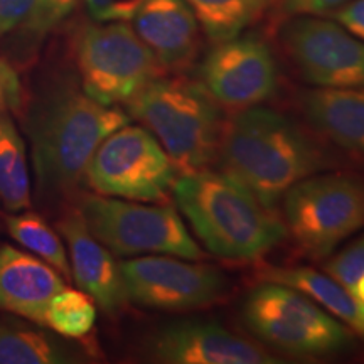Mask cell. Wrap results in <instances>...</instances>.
<instances>
[{"label": "cell", "mask_w": 364, "mask_h": 364, "mask_svg": "<svg viewBox=\"0 0 364 364\" xmlns=\"http://www.w3.org/2000/svg\"><path fill=\"white\" fill-rule=\"evenodd\" d=\"M354 295L361 300V302H364V275L359 279L358 285H356V290H354Z\"/></svg>", "instance_id": "31"}, {"label": "cell", "mask_w": 364, "mask_h": 364, "mask_svg": "<svg viewBox=\"0 0 364 364\" xmlns=\"http://www.w3.org/2000/svg\"><path fill=\"white\" fill-rule=\"evenodd\" d=\"M125 105L130 118L156 136L182 172L206 169L218 157L225 122L203 85L161 76Z\"/></svg>", "instance_id": "4"}, {"label": "cell", "mask_w": 364, "mask_h": 364, "mask_svg": "<svg viewBox=\"0 0 364 364\" xmlns=\"http://www.w3.org/2000/svg\"><path fill=\"white\" fill-rule=\"evenodd\" d=\"M0 201L11 213L31 208L26 144L7 112L0 113Z\"/></svg>", "instance_id": "19"}, {"label": "cell", "mask_w": 364, "mask_h": 364, "mask_svg": "<svg viewBox=\"0 0 364 364\" xmlns=\"http://www.w3.org/2000/svg\"><path fill=\"white\" fill-rule=\"evenodd\" d=\"M75 51L83 91L110 107L127 103L164 73L159 59L127 22L86 26Z\"/></svg>", "instance_id": "6"}, {"label": "cell", "mask_w": 364, "mask_h": 364, "mask_svg": "<svg viewBox=\"0 0 364 364\" xmlns=\"http://www.w3.org/2000/svg\"><path fill=\"white\" fill-rule=\"evenodd\" d=\"M284 43L304 78L321 88H364V43L331 21L302 17Z\"/></svg>", "instance_id": "11"}, {"label": "cell", "mask_w": 364, "mask_h": 364, "mask_svg": "<svg viewBox=\"0 0 364 364\" xmlns=\"http://www.w3.org/2000/svg\"><path fill=\"white\" fill-rule=\"evenodd\" d=\"M334 16L344 29L364 41V0H349L334 12Z\"/></svg>", "instance_id": "29"}, {"label": "cell", "mask_w": 364, "mask_h": 364, "mask_svg": "<svg viewBox=\"0 0 364 364\" xmlns=\"http://www.w3.org/2000/svg\"><path fill=\"white\" fill-rule=\"evenodd\" d=\"M7 230L21 247L29 250L48 265H51L66 282L73 280L66 247L56 231L36 213L26 211L7 216Z\"/></svg>", "instance_id": "21"}, {"label": "cell", "mask_w": 364, "mask_h": 364, "mask_svg": "<svg viewBox=\"0 0 364 364\" xmlns=\"http://www.w3.org/2000/svg\"><path fill=\"white\" fill-rule=\"evenodd\" d=\"M132 21L164 70L188 65L198 51L199 22L186 0H144Z\"/></svg>", "instance_id": "16"}, {"label": "cell", "mask_w": 364, "mask_h": 364, "mask_svg": "<svg viewBox=\"0 0 364 364\" xmlns=\"http://www.w3.org/2000/svg\"><path fill=\"white\" fill-rule=\"evenodd\" d=\"M66 280L33 253L0 245V311L43 324L48 304Z\"/></svg>", "instance_id": "15"}, {"label": "cell", "mask_w": 364, "mask_h": 364, "mask_svg": "<svg viewBox=\"0 0 364 364\" xmlns=\"http://www.w3.org/2000/svg\"><path fill=\"white\" fill-rule=\"evenodd\" d=\"M22 103V86L19 76L6 59L0 58V113L19 110Z\"/></svg>", "instance_id": "28"}, {"label": "cell", "mask_w": 364, "mask_h": 364, "mask_svg": "<svg viewBox=\"0 0 364 364\" xmlns=\"http://www.w3.org/2000/svg\"><path fill=\"white\" fill-rule=\"evenodd\" d=\"M262 279L265 282L292 287L299 292L306 294L314 302H318L327 309L332 316L341 318L349 327L364 336V302L348 289H344L332 277L307 267H272L262 273Z\"/></svg>", "instance_id": "18"}, {"label": "cell", "mask_w": 364, "mask_h": 364, "mask_svg": "<svg viewBox=\"0 0 364 364\" xmlns=\"http://www.w3.org/2000/svg\"><path fill=\"white\" fill-rule=\"evenodd\" d=\"M176 177V164L156 136L129 124L100 144L85 172L97 194L139 203L164 201Z\"/></svg>", "instance_id": "8"}, {"label": "cell", "mask_w": 364, "mask_h": 364, "mask_svg": "<svg viewBox=\"0 0 364 364\" xmlns=\"http://www.w3.org/2000/svg\"><path fill=\"white\" fill-rule=\"evenodd\" d=\"M80 215L100 243L118 257L171 255L201 260L204 253L171 206H152L110 196H88Z\"/></svg>", "instance_id": "5"}, {"label": "cell", "mask_w": 364, "mask_h": 364, "mask_svg": "<svg viewBox=\"0 0 364 364\" xmlns=\"http://www.w3.org/2000/svg\"><path fill=\"white\" fill-rule=\"evenodd\" d=\"M349 0H285V7L294 14L306 16H322V14L338 11Z\"/></svg>", "instance_id": "30"}, {"label": "cell", "mask_w": 364, "mask_h": 364, "mask_svg": "<svg viewBox=\"0 0 364 364\" xmlns=\"http://www.w3.org/2000/svg\"><path fill=\"white\" fill-rule=\"evenodd\" d=\"M38 4L39 0H0V38L24 24Z\"/></svg>", "instance_id": "27"}, {"label": "cell", "mask_w": 364, "mask_h": 364, "mask_svg": "<svg viewBox=\"0 0 364 364\" xmlns=\"http://www.w3.org/2000/svg\"><path fill=\"white\" fill-rule=\"evenodd\" d=\"M287 230L311 258H326L364 226V182L351 176H311L284 196Z\"/></svg>", "instance_id": "9"}, {"label": "cell", "mask_w": 364, "mask_h": 364, "mask_svg": "<svg viewBox=\"0 0 364 364\" xmlns=\"http://www.w3.org/2000/svg\"><path fill=\"white\" fill-rule=\"evenodd\" d=\"M324 270L344 289L354 294L359 279L364 275V236L327 262Z\"/></svg>", "instance_id": "24"}, {"label": "cell", "mask_w": 364, "mask_h": 364, "mask_svg": "<svg viewBox=\"0 0 364 364\" xmlns=\"http://www.w3.org/2000/svg\"><path fill=\"white\" fill-rule=\"evenodd\" d=\"M129 120V113L100 103L75 86H63L41 100L29 122L41 193L59 196L78 188L95 150Z\"/></svg>", "instance_id": "3"}, {"label": "cell", "mask_w": 364, "mask_h": 364, "mask_svg": "<svg viewBox=\"0 0 364 364\" xmlns=\"http://www.w3.org/2000/svg\"><path fill=\"white\" fill-rule=\"evenodd\" d=\"M304 115L332 142L364 157V88H321L300 98Z\"/></svg>", "instance_id": "17"}, {"label": "cell", "mask_w": 364, "mask_h": 364, "mask_svg": "<svg viewBox=\"0 0 364 364\" xmlns=\"http://www.w3.org/2000/svg\"><path fill=\"white\" fill-rule=\"evenodd\" d=\"M215 43L233 39L270 7L272 0H186Z\"/></svg>", "instance_id": "20"}, {"label": "cell", "mask_w": 364, "mask_h": 364, "mask_svg": "<svg viewBox=\"0 0 364 364\" xmlns=\"http://www.w3.org/2000/svg\"><path fill=\"white\" fill-rule=\"evenodd\" d=\"M97 322L95 300L83 290L63 289L51 299L44 312L43 326L65 338L80 339L93 331Z\"/></svg>", "instance_id": "22"}, {"label": "cell", "mask_w": 364, "mask_h": 364, "mask_svg": "<svg viewBox=\"0 0 364 364\" xmlns=\"http://www.w3.org/2000/svg\"><path fill=\"white\" fill-rule=\"evenodd\" d=\"M201 78L218 103L243 110L272 97L277 88V65L263 41L236 36L218 43L208 54Z\"/></svg>", "instance_id": "12"}, {"label": "cell", "mask_w": 364, "mask_h": 364, "mask_svg": "<svg viewBox=\"0 0 364 364\" xmlns=\"http://www.w3.org/2000/svg\"><path fill=\"white\" fill-rule=\"evenodd\" d=\"M218 159L225 174L272 211L292 186L332 164L290 118L258 107L243 108L225 122Z\"/></svg>", "instance_id": "1"}, {"label": "cell", "mask_w": 364, "mask_h": 364, "mask_svg": "<svg viewBox=\"0 0 364 364\" xmlns=\"http://www.w3.org/2000/svg\"><path fill=\"white\" fill-rule=\"evenodd\" d=\"M243 316L258 338L294 356H327L349 343L344 326L311 297L275 282H267L248 295Z\"/></svg>", "instance_id": "7"}, {"label": "cell", "mask_w": 364, "mask_h": 364, "mask_svg": "<svg viewBox=\"0 0 364 364\" xmlns=\"http://www.w3.org/2000/svg\"><path fill=\"white\" fill-rule=\"evenodd\" d=\"M144 0H85L88 12L98 22H129Z\"/></svg>", "instance_id": "26"}, {"label": "cell", "mask_w": 364, "mask_h": 364, "mask_svg": "<svg viewBox=\"0 0 364 364\" xmlns=\"http://www.w3.org/2000/svg\"><path fill=\"white\" fill-rule=\"evenodd\" d=\"M172 194L194 233L216 257L257 260L287 236L272 209L223 171L182 172Z\"/></svg>", "instance_id": "2"}, {"label": "cell", "mask_w": 364, "mask_h": 364, "mask_svg": "<svg viewBox=\"0 0 364 364\" xmlns=\"http://www.w3.org/2000/svg\"><path fill=\"white\" fill-rule=\"evenodd\" d=\"M78 0H39L33 16L22 24V31L34 39H43L75 9Z\"/></svg>", "instance_id": "25"}, {"label": "cell", "mask_w": 364, "mask_h": 364, "mask_svg": "<svg viewBox=\"0 0 364 364\" xmlns=\"http://www.w3.org/2000/svg\"><path fill=\"white\" fill-rule=\"evenodd\" d=\"M58 228L70 250L73 280L105 312L115 316L130 302L120 263L91 235L80 211L68 213L59 220Z\"/></svg>", "instance_id": "14"}, {"label": "cell", "mask_w": 364, "mask_h": 364, "mask_svg": "<svg viewBox=\"0 0 364 364\" xmlns=\"http://www.w3.org/2000/svg\"><path fill=\"white\" fill-rule=\"evenodd\" d=\"M127 295L142 307L193 311L206 307L225 292L226 280L216 268L181 262L179 257H139L120 263Z\"/></svg>", "instance_id": "10"}, {"label": "cell", "mask_w": 364, "mask_h": 364, "mask_svg": "<svg viewBox=\"0 0 364 364\" xmlns=\"http://www.w3.org/2000/svg\"><path fill=\"white\" fill-rule=\"evenodd\" d=\"M66 359L48 336L0 322V364H53Z\"/></svg>", "instance_id": "23"}, {"label": "cell", "mask_w": 364, "mask_h": 364, "mask_svg": "<svg viewBox=\"0 0 364 364\" xmlns=\"http://www.w3.org/2000/svg\"><path fill=\"white\" fill-rule=\"evenodd\" d=\"M150 356L167 364H277L267 349L209 322L164 327L149 344Z\"/></svg>", "instance_id": "13"}]
</instances>
